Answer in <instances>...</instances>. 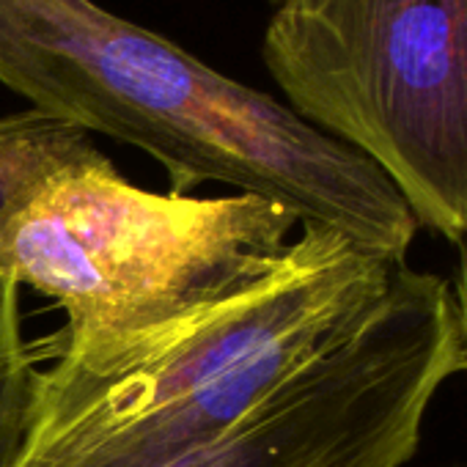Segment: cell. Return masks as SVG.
<instances>
[{
	"instance_id": "6da1fadb",
	"label": "cell",
	"mask_w": 467,
	"mask_h": 467,
	"mask_svg": "<svg viewBox=\"0 0 467 467\" xmlns=\"http://www.w3.org/2000/svg\"><path fill=\"white\" fill-rule=\"evenodd\" d=\"M0 83L34 110L154 157L171 192L225 184L399 267L418 220L360 151L97 0H0Z\"/></svg>"
},
{
	"instance_id": "7a4b0ae2",
	"label": "cell",
	"mask_w": 467,
	"mask_h": 467,
	"mask_svg": "<svg viewBox=\"0 0 467 467\" xmlns=\"http://www.w3.org/2000/svg\"><path fill=\"white\" fill-rule=\"evenodd\" d=\"M393 265L325 225H303L256 284L75 368H42L12 467H160L259 407L347 338Z\"/></svg>"
},
{
	"instance_id": "3957f363",
	"label": "cell",
	"mask_w": 467,
	"mask_h": 467,
	"mask_svg": "<svg viewBox=\"0 0 467 467\" xmlns=\"http://www.w3.org/2000/svg\"><path fill=\"white\" fill-rule=\"evenodd\" d=\"M300 217L278 201L151 192L99 149L0 225V278L64 311L56 363L91 368L267 275Z\"/></svg>"
},
{
	"instance_id": "277c9868",
	"label": "cell",
	"mask_w": 467,
	"mask_h": 467,
	"mask_svg": "<svg viewBox=\"0 0 467 467\" xmlns=\"http://www.w3.org/2000/svg\"><path fill=\"white\" fill-rule=\"evenodd\" d=\"M286 105L368 157L418 225L467 234V0H273Z\"/></svg>"
},
{
	"instance_id": "5b68a950",
	"label": "cell",
	"mask_w": 467,
	"mask_h": 467,
	"mask_svg": "<svg viewBox=\"0 0 467 467\" xmlns=\"http://www.w3.org/2000/svg\"><path fill=\"white\" fill-rule=\"evenodd\" d=\"M462 371L451 286L399 265L347 338L223 434L160 467H401L431 399Z\"/></svg>"
},
{
	"instance_id": "8992f818",
	"label": "cell",
	"mask_w": 467,
	"mask_h": 467,
	"mask_svg": "<svg viewBox=\"0 0 467 467\" xmlns=\"http://www.w3.org/2000/svg\"><path fill=\"white\" fill-rule=\"evenodd\" d=\"M94 149L88 132L34 108L0 116V225L42 182Z\"/></svg>"
},
{
	"instance_id": "52a82bcc",
	"label": "cell",
	"mask_w": 467,
	"mask_h": 467,
	"mask_svg": "<svg viewBox=\"0 0 467 467\" xmlns=\"http://www.w3.org/2000/svg\"><path fill=\"white\" fill-rule=\"evenodd\" d=\"M23 289L0 278V467L17 459L36 407L42 363L56 358V336L28 338Z\"/></svg>"
},
{
	"instance_id": "ba28073f",
	"label": "cell",
	"mask_w": 467,
	"mask_h": 467,
	"mask_svg": "<svg viewBox=\"0 0 467 467\" xmlns=\"http://www.w3.org/2000/svg\"><path fill=\"white\" fill-rule=\"evenodd\" d=\"M456 245H459V273H456V286L451 292H453V303H456L462 347H464V360H467V234Z\"/></svg>"
}]
</instances>
